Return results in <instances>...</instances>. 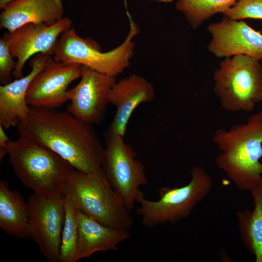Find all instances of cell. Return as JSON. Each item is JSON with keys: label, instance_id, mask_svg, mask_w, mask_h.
I'll list each match as a JSON object with an SVG mask.
<instances>
[{"label": "cell", "instance_id": "cell-1", "mask_svg": "<svg viewBox=\"0 0 262 262\" xmlns=\"http://www.w3.org/2000/svg\"><path fill=\"white\" fill-rule=\"evenodd\" d=\"M17 127L19 135L49 148L76 170L92 173L101 168L104 147L97 132L67 112L30 106Z\"/></svg>", "mask_w": 262, "mask_h": 262}, {"label": "cell", "instance_id": "cell-2", "mask_svg": "<svg viewBox=\"0 0 262 262\" xmlns=\"http://www.w3.org/2000/svg\"><path fill=\"white\" fill-rule=\"evenodd\" d=\"M213 141L220 152L217 166L242 191H251L262 182V110L245 123L219 129Z\"/></svg>", "mask_w": 262, "mask_h": 262}, {"label": "cell", "instance_id": "cell-3", "mask_svg": "<svg viewBox=\"0 0 262 262\" xmlns=\"http://www.w3.org/2000/svg\"><path fill=\"white\" fill-rule=\"evenodd\" d=\"M9 160L23 184L39 196H64L72 173L75 169L49 148L26 136L10 141L6 146Z\"/></svg>", "mask_w": 262, "mask_h": 262}, {"label": "cell", "instance_id": "cell-4", "mask_svg": "<svg viewBox=\"0 0 262 262\" xmlns=\"http://www.w3.org/2000/svg\"><path fill=\"white\" fill-rule=\"evenodd\" d=\"M64 195L77 209L103 225L126 230L133 225L131 212L112 187L102 167L92 173L75 169Z\"/></svg>", "mask_w": 262, "mask_h": 262}, {"label": "cell", "instance_id": "cell-5", "mask_svg": "<svg viewBox=\"0 0 262 262\" xmlns=\"http://www.w3.org/2000/svg\"><path fill=\"white\" fill-rule=\"evenodd\" d=\"M212 187L210 175L201 167L194 166L191 179L188 184L180 187H160L158 200L146 198L140 190L136 197V202L140 205L136 213L141 217L143 225L147 228L176 223L189 216Z\"/></svg>", "mask_w": 262, "mask_h": 262}, {"label": "cell", "instance_id": "cell-6", "mask_svg": "<svg viewBox=\"0 0 262 262\" xmlns=\"http://www.w3.org/2000/svg\"><path fill=\"white\" fill-rule=\"evenodd\" d=\"M213 91L229 112L252 111L262 100V66L246 55L225 58L214 72Z\"/></svg>", "mask_w": 262, "mask_h": 262}, {"label": "cell", "instance_id": "cell-7", "mask_svg": "<svg viewBox=\"0 0 262 262\" xmlns=\"http://www.w3.org/2000/svg\"><path fill=\"white\" fill-rule=\"evenodd\" d=\"M130 17V29L124 41L119 46L102 52L99 45L90 38L79 36L73 28L60 36L53 59L64 64H79L94 70L116 77L130 65L135 43L133 38L139 28Z\"/></svg>", "mask_w": 262, "mask_h": 262}, {"label": "cell", "instance_id": "cell-8", "mask_svg": "<svg viewBox=\"0 0 262 262\" xmlns=\"http://www.w3.org/2000/svg\"><path fill=\"white\" fill-rule=\"evenodd\" d=\"M101 167L115 193L131 212L141 186L147 182L143 164L124 137L107 131Z\"/></svg>", "mask_w": 262, "mask_h": 262}, {"label": "cell", "instance_id": "cell-9", "mask_svg": "<svg viewBox=\"0 0 262 262\" xmlns=\"http://www.w3.org/2000/svg\"><path fill=\"white\" fill-rule=\"evenodd\" d=\"M27 203L31 238L48 261L59 262L65 215L64 195L46 197L33 193Z\"/></svg>", "mask_w": 262, "mask_h": 262}, {"label": "cell", "instance_id": "cell-10", "mask_svg": "<svg viewBox=\"0 0 262 262\" xmlns=\"http://www.w3.org/2000/svg\"><path fill=\"white\" fill-rule=\"evenodd\" d=\"M72 21L64 16L51 25L25 24L15 31L5 33L2 38L6 42L16 65L12 75L16 79L23 77L25 63L38 53L53 56L61 35L71 28Z\"/></svg>", "mask_w": 262, "mask_h": 262}, {"label": "cell", "instance_id": "cell-11", "mask_svg": "<svg viewBox=\"0 0 262 262\" xmlns=\"http://www.w3.org/2000/svg\"><path fill=\"white\" fill-rule=\"evenodd\" d=\"M116 82L115 77L82 66L80 81L67 91L70 101L67 112L89 124L100 123L110 103V92Z\"/></svg>", "mask_w": 262, "mask_h": 262}, {"label": "cell", "instance_id": "cell-12", "mask_svg": "<svg viewBox=\"0 0 262 262\" xmlns=\"http://www.w3.org/2000/svg\"><path fill=\"white\" fill-rule=\"evenodd\" d=\"M82 65H66L49 56L44 67L31 82L26 96L29 106L57 109L68 100L69 84L81 78Z\"/></svg>", "mask_w": 262, "mask_h": 262}, {"label": "cell", "instance_id": "cell-13", "mask_svg": "<svg viewBox=\"0 0 262 262\" xmlns=\"http://www.w3.org/2000/svg\"><path fill=\"white\" fill-rule=\"evenodd\" d=\"M207 29L212 36L208 49L216 57L246 55L259 60L262 58V34L244 21L224 16Z\"/></svg>", "mask_w": 262, "mask_h": 262}, {"label": "cell", "instance_id": "cell-14", "mask_svg": "<svg viewBox=\"0 0 262 262\" xmlns=\"http://www.w3.org/2000/svg\"><path fill=\"white\" fill-rule=\"evenodd\" d=\"M155 96L153 85L139 75L133 74L116 82L109 94V102L115 106L116 112L107 131L124 137L135 108L151 102Z\"/></svg>", "mask_w": 262, "mask_h": 262}, {"label": "cell", "instance_id": "cell-15", "mask_svg": "<svg viewBox=\"0 0 262 262\" xmlns=\"http://www.w3.org/2000/svg\"><path fill=\"white\" fill-rule=\"evenodd\" d=\"M49 56L44 53L35 55L30 61L32 69L28 75L0 85V125L4 129L17 126L28 115L30 106L26 96L28 87L35 76L44 67Z\"/></svg>", "mask_w": 262, "mask_h": 262}, {"label": "cell", "instance_id": "cell-16", "mask_svg": "<svg viewBox=\"0 0 262 262\" xmlns=\"http://www.w3.org/2000/svg\"><path fill=\"white\" fill-rule=\"evenodd\" d=\"M2 10L0 27L9 32L28 23L53 24L65 11L62 0H16Z\"/></svg>", "mask_w": 262, "mask_h": 262}, {"label": "cell", "instance_id": "cell-17", "mask_svg": "<svg viewBox=\"0 0 262 262\" xmlns=\"http://www.w3.org/2000/svg\"><path fill=\"white\" fill-rule=\"evenodd\" d=\"M76 217L78 230V260L98 251L118 250V245L130 238L129 230L103 225L78 209Z\"/></svg>", "mask_w": 262, "mask_h": 262}, {"label": "cell", "instance_id": "cell-18", "mask_svg": "<svg viewBox=\"0 0 262 262\" xmlns=\"http://www.w3.org/2000/svg\"><path fill=\"white\" fill-rule=\"evenodd\" d=\"M29 207L21 195L0 181V228L17 238H31L28 226Z\"/></svg>", "mask_w": 262, "mask_h": 262}, {"label": "cell", "instance_id": "cell-19", "mask_svg": "<svg viewBox=\"0 0 262 262\" xmlns=\"http://www.w3.org/2000/svg\"><path fill=\"white\" fill-rule=\"evenodd\" d=\"M250 191L254 209L237 213L238 228L244 246L255 256L256 262H262V182Z\"/></svg>", "mask_w": 262, "mask_h": 262}, {"label": "cell", "instance_id": "cell-20", "mask_svg": "<svg viewBox=\"0 0 262 262\" xmlns=\"http://www.w3.org/2000/svg\"><path fill=\"white\" fill-rule=\"evenodd\" d=\"M237 0H178L176 9L186 16L193 29L198 28L213 15L232 7Z\"/></svg>", "mask_w": 262, "mask_h": 262}, {"label": "cell", "instance_id": "cell-21", "mask_svg": "<svg viewBox=\"0 0 262 262\" xmlns=\"http://www.w3.org/2000/svg\"><path fill=\"white\" fill-rule=\"evenodd\" d=\"M65 215L60 249V262L78 261V230L76 208L64 195Z\"/></svg>", "mask_w": 262, "mask_h": 262}, {"label": "cell", "instance_id": "cell-22", "mask_svg": "<svg viewBox=\"0 0 262 262\" xmlns=\"http://www.w3.org/2000/svg\"><path fill=\"white\" fill-rule=\"evenodd\" d=\"M223 14L225 16L233 20L262 19V0H237Z\"/></svg>", "mask_w": 262, "mask_h": 262}, {"label": "cell", "instance_id": "cell-23", "mask_svg": "<svg viewBox=\"0 0 262 262\" xmlns=\"http://www.w3.org/2000/svg\"><path fill=\"white\" fill-rule=\"evenodd\" d=\"M11 55L5 41L0 38V82L1 85L8 84L12 81V73L15 69L16 61Z\"/></svg>", "mask_w": 262, "mask_h": 262}, {"label": "cell", "instance_id": "cell-24", "mask_svg": "<svg viewBox=\"0 0 262 262\" xmlns=\"http://www.w3.org/2000/svg\"><path fill=\"white\" fill-rule=\"evenodd\" d=\"M10 141L4 130L3 127L0 125V148H6V146Z\"/></svg>", "mask_w": 262, "mask_h": 262}, {"label": "cell", "instance_id": "cell-25", "mask_svg": "<svg viewBox=\"0 0 262 262\" xmlns=\"http://www.w3.org/2000/svg\"><path fill=\"white\" fill-rule=\"evenodd\" d=\"M16 0H0V9H3L7 5Z\"/></svg>", "mask_w": 262, "mask_h": 262}, {"label": "cell", "instance_id": "cell-26", "mask_svg": "<svg viewBox=\"0 0 262 262\" xmlns=\"http://www.w3.org/2000/svg\"><path fill=\"white\" fill-rule=\"evenodd\" d=\"M156 1H158L160 2H171L173 1V0H154Z\"/></svg>", "mask_w": 262, "mask_h": 262}, {"label": "cell", "instance_id": "cell-27", "mask_svg": "<svg viewBox=\"0 0 262 262\" xmlns=\"http://www.w3.org/2000/svg\"><path fill=\"white\" fill-rule=\"evenodd\" d=\"M261 61H262V58H261Z\"/></svg>", "mask_w": 262, "mask_h": 262}]
</instances>
